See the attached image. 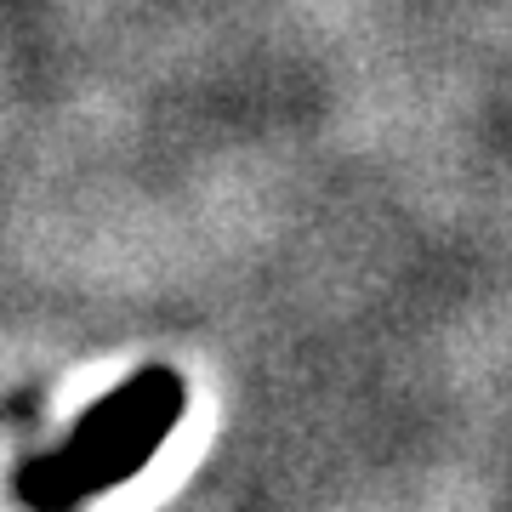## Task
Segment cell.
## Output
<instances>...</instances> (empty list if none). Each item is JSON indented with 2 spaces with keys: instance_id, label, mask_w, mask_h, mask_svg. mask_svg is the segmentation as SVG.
<instances>
[{
  "instance_id": "1",
  "label": "cell",
  "mask_w": 512,
  "mask_h": 512,
  "mask_svg": "<svg viewBox=\"0 0 512 512\" xmlns=\"http://www.w3.org/2000/svg\"><path fill=\"white\" fill-rule=\"evenodd\" d=\"M183 416V376L165 365L137 370L131 382L109 387L92 410H80L52 456L18 467V495L35 512H74L137 478L154 461L160 439Z\"/></svg>"
}]
</instances>
